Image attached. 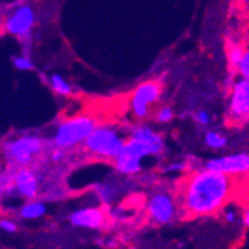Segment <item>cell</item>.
Returning a JSON list of instances; mask_svg holds the SVG:
<instances>
[{"instance_id": "4fadbf2b", "label": "cell", "mask_w": 249, "mask_h": 249, "mask_svg": "<svg viewBox=\"0 0 249 249\" xmlns=\"http://www.w3.org/2000/svg\"><path fill=\"white\" fill-rule=\"evenodd\" d=\"M115 168L121 175L132 176L137 175L142 170V160L137 159L126 150H122L121 153L113 160Z\"/></svg>"}, {"instance_id": "8fae6325", "label": "cell", "mask_w": 249, "mask_h": 249, "mask_svg": "<svg viewBox=\"0 0 249 249\" xmlns=\"http://www.w3.org/2000/svg\"><path fill=\"white\" fill-rule=\"evenodd\" d=\"M14 186L15 193L20 195L24 198L29 199V201L35 199L39 195V177H37L34 170H31L29 167L15 168Z\"/></svg>"}, {"instance_id": "9a60e30c", "label": "cell", "mask_w": 249, "mask_h": 249, "mask_svg": "<svg viewBox=\"0 0 249 249\" xmlns=\"http://www.w3.org/2000/svg\"><path fill=\"white\" fill-rule=\"evenodd\" d=\"M15 168L8 167L0 172V195L8 196L15 193L14 186Z\"/></svg>"}, {"instance_id": "44dd1931", "label": "cell", "mask_w": 249, "mask_h": 249, "mask_svg": "<svg viewBox=\"0 0 249 249\" xmlns=\"http://www.w3.org/2000/svg\"><path fill=\"white\" fill-rule=\"evenodd\" d=\"M175 113H173L172 107L170 106H163L159 110V112L156 113V120L161 124H168V122L172 121Z\"/></svg>"}, {"instance_id": "d6986e66", "label": "cell", "mask_w": 249, "mask_h": 249, "mask_svg": "<svg viewBox=\"0 0 249 249\" xmlns=\"http://www.w3.org/2000/svg\"><path fill=\"white\" fill-rule=\"evenodd\" d=\"M243 53L244 49L239 45H232L230 50H228V61H230L231 66L234 68V70L237 69L239 61H241L242 56H243Z\"/></svg>"}, {"instance_id": "8992f818", "label": "cell", "mask_w": 249, "mask_h": 249, "mask_svg": "<svg viewBox=\"0 0 249 249\" xmlns=\"http://www.w3.org/2000/svg\"><path fill=\"white\" fill-rule=\"evenodd\" d=\"M148 217L157 224H168L173 222L177 213L178 206L177 199L170 191H156L148 197L146 203Z\"/></svg>"}, {"instance_id": "e0dca14e", "label": "cell", "mask_w": 249, "mask_h": 249, "mask_svg": "<svg viewBox=\"0 0 249 249\" xmlns=\"http://www.w3.org/2000/svg\"><path fill=\"white\" fill-rule=\"evenodd\" d=\"M204 142L212 150H222L227 146L228 143V140L226 136H223L222 133H219L218 131H208L204 136Z\"/></svg>"}, {"instance_id": "6da1fadb", "label": "cell", "mask_w": 249, "mask_h": 249, "mask_svg": "<svg viewBox=\"0 0 249 249\" xmlns=\"http://www.w3.org/2000/svg\"><path fill=\"white\" fill-rule=\"evenodd\" d=\"M233 192L234 181L231 176L203 168L184 179L178 202L186 214L202 217L223 208Z\"/></svg>"}, {"instance_id": "ffe728a7", "label": "cell", "mask_w": 249, "mask_h": 249, "mask_svg": "<svg viewBox=\"0 0 249 249\" xmlns=\"http://www.w3.org/2000/svg\"><path fill=\"white\" fill-rule=\"evenodd\" d=\"M237 72L241 75L242 79L249 80V49L248 50H244L243 56H242L241 61L237 66Z\"/></svg>"}, {"instance_id": "484cf974", "label": "cell", "mask_w": 249, "mask_h": 249, "mask_svg": "<svg viewBox=\"0 0 249 249\" xmlns=\"http://www.w3.org/2000/svg\"><path fill=\"white\" fill-rule=\"evenodd\" d=\"M66 150H64V148H59V147H55V150L51 152V160L54 162H60L62 161V160L65 159L66 156Z\"/></svg>"}, {"instance_id": "7a4b0ae2", "label": "cell", "mask_w": 249, "mask_h": 249, "mask_svg": "<svg viewBox=\"0 0 249 249\" xmlns=\"http://www.w3.org/2000/svg\"><path fill=\"white\" fill-rule=\"evenodd\" d=\"M126 139L116 128L111 126H99L82 142L88 153L99 159L113 161L124 150Z\"/></svg>"}, {"instance_id": "ac0fdd59", "label": "cell", "mask_w": 249, "mask_h": 249, "mask_svg": "<svg viewBox=\"0 0 249 249\" xmlns=\"http://www.w3.org/2000/svg\"><path fill=\"white\" fill-rule=\"evenodd\" d=\"M50 85L55 92L59 93V95H62V96H68V95L71 93V91H72L71 90L70 84H69L64 77L60 76V75L57 74L51 75Z\"/></svg>"}, {"instance_id": "d4e9b609", "label": "cell", "mask_w": 249, "mask_h": 249, "mask_svg": "<svg viewBox=\"0 0 249 249\" xmlns=\"http://www.w3.org/2000/svg\"><path fill=\"white\" fill-rule=\"evenodd\" d=\"M187 164L186 162H175V163L168 164L167 167H164L163 171L164 172H182V171L186 170Z\"/></svg>"}, {"instance_id": "52a82bcc", "label": "cell", "mask_w": 249, "mask_h": 249, "mask_svg": "<svg viewBox=\"0 0 249 249\" xmlns=\"http://www.w3.org/2000/svg\"><path fill=\"white\" fill-rule=\"evenodd\" d=\"M227 116L234 124H249V80L241 77L232 86Z\"/></svg>"}, {"instance_id": "603a6c76", "label": "cell", "mask_w": 249, "mask_h": 249, "mask_svg": "<svg viewBox=\"0 0 249 249\" xmlns=\"http://www.w3.org/2000/svg\"><path fill=\"white\" fill-rule=\"evenodd\" d=\"M0 230H3L6 233H14L17 232L18 226L15 222L10 221V219H1L0 221Z\"/></svg>"}, {"instance_id": "5b68a950", "label": "cell", "mask_w": 249, "mask_h": 249, "mask_svg": "<svg viewBox=\"0 0 249 249\" xmlns=\"http://www.w3.org/2000/svg\"><path fill=\"white\" fill-rule=\"evenodd\" d=\"M164 148V140L160 133L147 126H136L126 140L124 150L135 157L143 160L148 156H159Z\"/></svg>"}, {"instance_id": "cb8c5ba5", "label": "cell", "mask_w": 249, "mask_h": 249, "mask_svg": "<svg viewBox=\"0 0 249 249\" xmlns=\"http://www.w3.org/2000/svg\"><path fill=\"white\" fill-rule=\"evenodd\" d=\"M196 120H197V122H198L199 124H202V126H208V124H211V121H212L210 113L204 110H201L196 113Z\"/></svg>"}, {"instance_id": "2e32d148", "label": "cell", "mask_w": 249, "mask_h": 249, "mask_svg": "<svg viewBox=\"0 0 249 249\" xmlns=\"http://www.w3.org/2000/svg\"><path fill=\"white\" fill-rule=\"evenodd\" d=\"M96 195L99 197L100 201L102 202L104 204L108 206V204L112 203L116 198V195H117V187L113 186L112 183H102L99 184L96 187Z\"/></svg>"}, {"instance_id": "4316f807", "label": "cell", "mask_w": 249, "mask_h": 249, "mask_svg": "<svg viewBox=\"0 0 249 249\" xmlns=\"http://www.w3.org/2000/svg\"><path fill=\"white\" fill-rule=\"evenodd\" d=\"M223 218L226 219L227 223H234L237 219V212L234 208H227L223 213Z\"/></svg>"}, {"instance_id": "5bb4252c", "label": "cell", "mask_w": 249, "mask_h": 249, "mask_svg": "<svg viewBox=\"0 0 249 249\" xmlns=\"http://www.w3.org/2000/svg\"><path fill=\"white\" fill-rule=\"evenodd\" d=\"M46 213V206L41 201L31 199L20 210V217L24 219H37Z\"/></svg>"}, {"instance_id": "ba28073f", "label": "cell", "mask_w": 249, "mask_h": 249, "mask_svg": "<svg viewBox=\"0 0 249 249\" xmlns=\"http://www.w3.org/2000/svg\"><path fill=\"white\" fill-rule=\"evenodd\" d=\"M35 24L34 9L28 4H23L15 8L10 14L6 17L4 28L9 34L20 39L29 40L31 36V30Z\"/></svg>"}, {"instance_id": "277c9868", "label": "cell", "mask_w": 249, "mask_h": 249, "mask_svg": "<svg viewBox=\"0 0 249 249\" xmlns=\"http://www.w3.org/2000/svg\"><path fill=\"white\" fill-rule=\"evenodd\" d=\"M96 121L90 116L71 117L57 126L53 143L55 147L69 150L82 143L96 127Z\"/></svg>"}, {"instance_id": "7c38bea8", "label": "cell", "mask_w": 249, "mask_h": 249, "mask_svg": "<svg viewBox=\"0 0 249 249\" xmlns=\"http://www.w3.org/2000/svg\"><path fill=\"white\" fill-rule=\"evenodd\" d=\"M70 222L72 226L80 227V228L96 230L105 223V212L97 207L80 208L71 213Z\"/></svg>"}, {"instance_id": "83f0119b", "label": "cell", "mask_w": 249, "mask_h": 249, "mask_svg": "<svg viewBox=\"0 0 249 249\" xmlns=\"http://www.w3.org/2000/svg\"><path fill=\"white\" fill-rule=\"evenodd\" d=\"M243 221H244V224H246V227H248V228H249V206L247 207L246 212H244Z\"/></svg>"}, {"instance_id": "7402d4cb", "label": "cell", "mask_w": 249, "mask_h": 249, "mask_svg": "<svg viewBox=\"0 0 249 249\" xmlns=\"http://www.w3.org/2000/svg\"><path fill=\"white\" fill-rule=\"evenodd\" d=\"M14 66L20 71H29L34 69V64L29 56H18L14 59Z\"/></svg>"}, {"instance_id": "3957f363", "label": "cell", "mask_w": 249, "mask_h": 249, "mask_svg": "<svg viewBox=\"0 0 249 249\" xmlns=\"http://www.w3.org/2000/svg\"><path fill=\"white\" fill-rule=\"evenodd\" d=\"M45 147V141L37 136L17 137L4 143V157L9 167H29Z\"/></svg>"}, {"instance_id": "30bf717a", "label": "cell", "mask_w": 249, "mask_h": 249, "mask_svg": "<svg viewBox=\"0 0 249 249\" xmlns=\"http://www.w3.org/2000/svg\"><path fill=\"white\" fill-rule=\"evenodd\" d=\"M203 168L227 176L244 175L249 172V153L238 152L233 155L215 157L204 162Z\"/></svg>"}, {"instance_id": "9c48e42d", "label": "cell", "mask_w": 249, "mask_h": 249, "mask_svg": "<svg viewBox=\"0 0 249 249\" xmlns=\"http://www.w3.org/2000/svg\"><path fill=\"white\" fill-rule=\"evenodd\" d=\"M161 95V86L156 81H146L133 92L131 100V110L136 119H146L150 113L151 105L159 101Z\"/></svg>"}]
</instances>
